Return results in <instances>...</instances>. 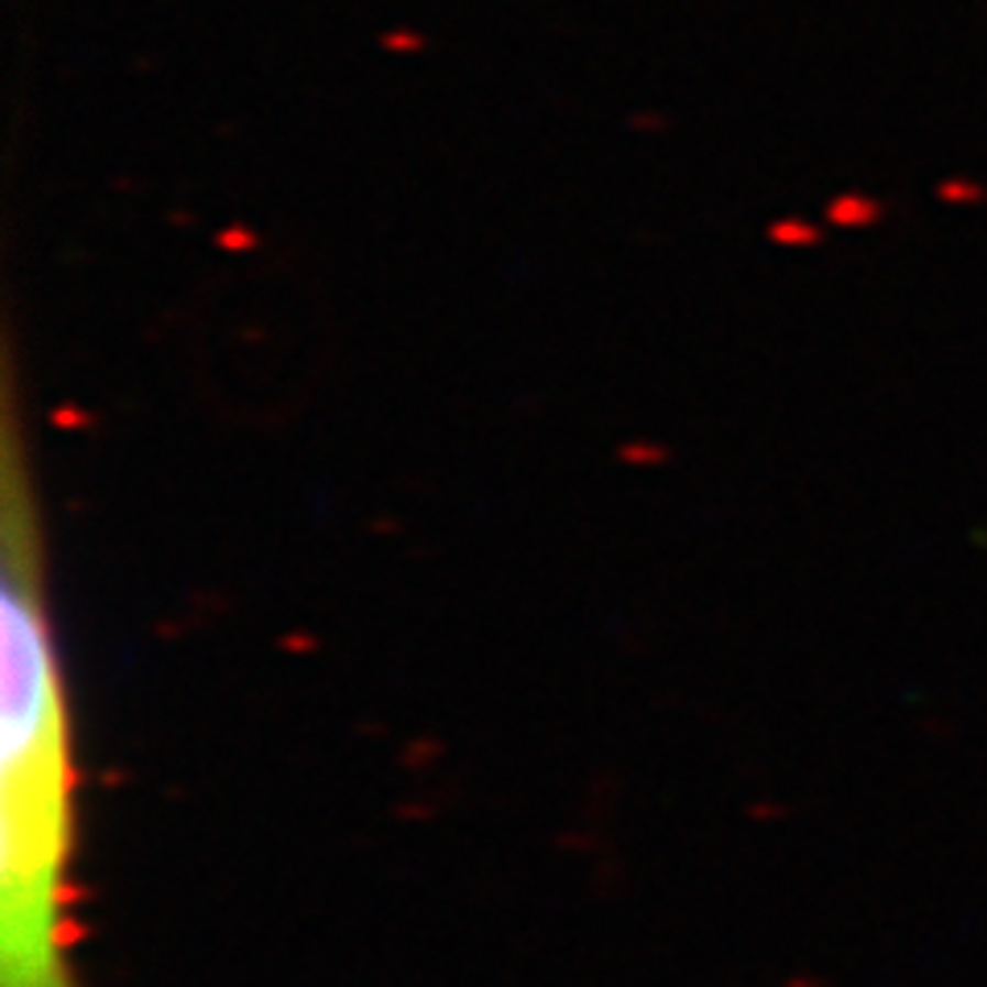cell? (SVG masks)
<instances>
[{"instance_id":"obj_1","label":"cell","mask_w":987,"mask_h":987,"mask_svg":"<svg viewBox=\"0 0 987 987\" xmlns=\"http://www.w3.org/2000/svg\"><path fill=\"white\" fill-rule=\"evenodd\" d=\"M30 544L13 506L0 724V987H79L66 955L75 852L70 721Z\"/></svg>"}]
</instances>
